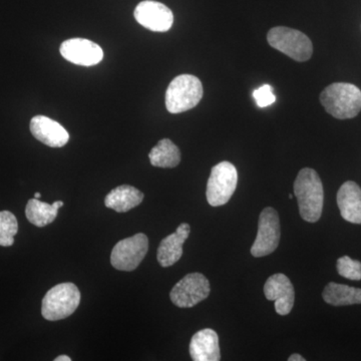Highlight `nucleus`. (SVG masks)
Listing matches in <instances>:
<instances>
[{
    "instance_id": "f257e3e1",
    "label": "nucleus",
    "mask_w": 361,
    "mask_h": 361,
    "mask_svg": "<svg viewBox=\"0 0 361 361\" xmlns=\"http://www.w3.org/2000/svg\"><path fill=\"white\" fill-rule=\"evenodd\" d=\"M294 195L298 202L301 218L306 222H317L322 215L324 192L316 171L304 168L299 172L294 182Z\"/></svg>"
},
{
    "instance_id": "f03ea898",
    "label": "nucleus",
    "mask_w": 361,
    "mask_h": 361,
    "mask_svg": "<svg viewBox=\"0 0 361 361\" xmlns=\"http://www.w3.org/2000/svg\"><path fill=\"white\" fill-rule=\"evenodd\" d=\"M320 103L325 111L338 118H355L361 111V90L348 82H336L325 87L320 94Z\"/></svg>"
},
{
    "instance_id": "7ed1b4c3",
    "label": "nucleus",
    "mask_w": 361,
    "mask_h": 361,
    "mask_svg": "<svg viewBox=\"0 0 361 361\" xmlns=\"http://www.w3.org/2000/svg\"><path fill=\"white\" fill-rule=\"evenodd\" d=\"M203 97V85L198 78L180 75L169 85L166 92V108L169 113H184L194 109Z\"/></svg>"
},
{
    "instance_id": "20e7f679",
    "label": "nucleus",
    "mask_w": 361,
    "mask_h": 361,
    "mask_svg": "<svg viewBox=\"0 0 361 361\" xmlns=\"http://www.w3.org/2000/svg\"><path fill=\"white\" fill-rule=\"evenodd\" d=\"M80 303V292L75 284H58L47 291L42 299V314L49 322H58L73 314Z\"/></svg>"
},
{
    "instance_id": "39448f33",
    "label": "nucleus",
    "mask_w": 361,
    "mask_h": 361,
    "mask_svg": "<svg viewBox=\"0 0 361 361\" xmlns=\"http://www.w3.org/2000/svg\"><path fill=\"white\" fill-rule=\"evenodd\" d=\"M267 40L273 49L296 61H307L313 54L312 42L307 35L293 28L277 26L269 30Z\"/></svg>"
},
{
    "instance_id": "423d86ee",
    "label": "nucleus",
    "mask_w": 361,
    "mask_h": 361,
    "mask_svg": "<svg viewBox=\"0 0 361 361\" xmlns=\"http://www.w3.org/2000/svg\"><path fill=\"white\" fill-rule=\"evenodd\" d=\"M238 183V172L229 161H221L214 166L207 183V201L209 205H225L235 193Z\"/></svg>"
},
{
    "instance_id": "0eeeda50",
    "label": "nucleus",
    "mask_w": 361,
    "mask_h": 361,
    "mask_svg": "<svg viewBox=\"0 0 361 361\" xmlns=\"http://www.w3.org/2000/svg\"><path fill=\"white\" fill-rule=\"evenodd\" d=\"M149 250V239L142 233L121 240L114 247L111 263L116 269L133 271L141 264Z\"/></svg>"
},
{
    "instance_id": "6e6552de",
    "label": "nucleus",
    "mask_w": 361,
    "mask_h": 361,
    "mask_svg": "<svg viewBox=\"0 0 361 361\" xmlns=\"http://www.w3.org/2000/svg\"><path fill=\"white\" fill-rule=\"evenodd\" d=\"M280 237L279 216L275 209L267 207L259 217L257 236L251 247L252 255L259 258L273 253L279 245Z\"/></svg>"
},
{
    "instance_id": "1a4fd4ad",
    "label": "nucleus",
    "mask_w": 361,
    "mask_h": 361,
    "mask_svg": "<svg viewBox=\"0 0 361 361\" xmlns=\"http://www.w3.org/2000/svg\"><path fill=\"white\" fill-rule=\"evenodd\" d=\"M210 290L209 280L203 274L191 273L175 285L170 298L177 307L191 308L205 300Z\"/></svg>"
},
{
    "instance_id": "9d476101",
    "label": "nucleus",
    "mask_w": 361,
    "mask_h": 361,
    "mask_svg": "<svg viewBox=\"0 0 361 361\" xmlns=\"http://www.w3.org/2000/svg\"><path fill=\"white\" fill-rule=\"evenodd\" d=\"M135 20L147 30L155 32H166L174 23L172 11L161 2L145 0L135 7Z\"/></svg>"
},
{
    "instance_id": "9b49d317",
    "label": "nucleus",
    "mask_w": 361,
    "mask_h": 361,
    "mask_svg": "<svg viewBox=\"0 0 361 361\" xmlns=\"http://www.w3.org/2000/svg\"><path fill=\"white\" fill-rule=\"evenodd\" d=\"M66 61L82 66H96L104 59V51L99 44L85 39L66 40L59 49Z\"/></svg>"
},
{
    "instance_id": "f8f14e48",
    "label": "nucleus",
    "mask_w": 361,
    "mask_h": 361,
    "mask_svg": "<svg viewBox=\"0 0 361 361\" xmlns=\"http://www.w3.org/2000/svg\"><path fill=\"white\" fill-rule=\"evenodd\" d=\"M266 298L275 301V310L279 315H288L295 301V292L290 280L284 274H274L268 278L264 285Z\"/></svg>"
},
{
    "instance_id": "ddd939ff",
    "label": "nucleus",
    "mask_w": 361,
    "mask_h": 361,
    "mask_svg": "<svg viewBox=\"0 0 361 361\" xmlns=\"http://www.w3.org/2000/svg\"><path fill=\"white\" fill-rule=\"evenodd\" d=\"M30 132L37 141L51 148H61L68 144V130L56 121L45 116H33L30 121Z\"/></svg>"
},
{
    "instance_id": "4468645a",
    "label": "nucleus",
    "mask_w": 361,
    "mask_h": 361,
    "mask_svg": "<svg viewBox=\"0 0 361 361\" xmlns=\"http://www.w3.org/2000/svg\"><path fill=\"white\" fill-rule=\"evenodd\" d=\"M191 227L182 223L175 233L161 240L157 258L161 267H170L180 260L183 255V245L189 237Z\"/></svg>"
},
{
    "instance_id": "2eb2a0df",
    "label": "nucleus",
    "mask_w": 361,
    "mask_h": 361,
    "mask_svg": "<svg viewBox=\"0 0 361 361\" xmlns=\"http://www.w3.org/2000/svg\"><path fill=\"white\" fill-rule=\"evenodd\" d=\"M190 355L194 361H219V337L211 329H202L192 337Z\"/></svg>"
},
{
    "instance_id": "dca6fc26",
    "label": "nucleus",
    "mask_w": 361,
    "mask_h": 361,
    "mask_svg": "<svg viewBox=\"0 0 361 361\" xmlns=\"http://www.w3.org/2000/svg\"><path fill=\"white\" fill-rule=\"evenodd\" d=\"M337 205L342 218L353 224H361V189L353 180L344 183L337 193Z\"/></svg>"
},
{
    "instance_id": "f3484780",
    "label": "nucleus",
    "mask_w": 361,
    "mask_h": 361,
    "mask_svg": "<svg viewBox=\"0 0 361 361\" xmlns=\"http://www.w3.org/2000/svg\"><path fill=\"white\" fill-rule=\"evenodd\" d=\"M144 194L137 188L130 185H122L111 190L104 199L106 208L113 209L116 212L125 213L139 206L144 200Z\"/></svg>"
},
{
    "instance_id": "a211bd4d",
    "label": "nucleus",
    "mask_w": 361,
    "mask_h": 361,
    "mask_svg": "<svg viewBox=\"0 0 361 361\" xmlns=\"http://www.w3.org/2000/svg\"><path fill=\"white\" fill-rule=\"evenodd\" d=\"M63 206V201L54 202L51 205L40 201L39 199H30L25 208L26 218L37 227H44L56 220L59 209Z\"/></svg>"
},
{
    "instance_id": "6ab92c4d",
    "label": "nucleus",
    "mask_w": 361,
    "mask_h": 361,
    "mask_svg": "<svg viewBox=\"0 0 361 361\" xmlns=\"http://www.w3.org/2000/svg\"><path fill=\"white\" fill-rule=\"evenodd\" d=\"M322 297L323 300L330 305H353L361 303V289L330 282L323 290Z\"/></svg>"
},
{
    "instance_id": "aec40b11",
    "label": "nucleus",
    "mask_w": 361,
    "mask_h": 361,
    "mask_svg": "<svg viewBox=\"0 0 361 361\" xmlns=\"http://www.w3.org/2000/svg\"><path fill=\"white\" fill-rule=\"evenodd\" d=\"M149 158L154 167L175 168L180 164V152L171 140L163 139L149 152Z\"/></svg>"
},
{
    "instance_id": "412c9836",
    "label": "nucleus",
    "mask_w": 361,
    "mask_h": 361,
    "mask_svg": "<svg viewBox=\"0 0 361 361\" xmlns=\"http://www.w3.org/2000/svg\"><path fill=\"white\" fill-rule=\"evenodd\" d=\"M18 232L16 216L9 211H0V246L13 245L14 237Z\"/></svg>"
},
{
    "instance_id": "4be33fe9",
    "label": "nucleus",
    "mask_w": 361,
    "mask_h": 361,
    "mask_svg": "<svg viewBox=\"0 0 361 361\" xmlns=\"http://www.w3.org/2000/svg\"><path fill=\"white\" fill-rule=\"evenodd\" d=\"M337 272L349 280H361V263L348 256H342L337 260Z\"/></svg>"
},
{
    "instance_id": "5701e85b",
    "label": "nucleus",
    "mask_w": 361,
    "mask_h": 361,
    "mask_svg": "<svg viewBox=\"0 0 361 361\" xmlns=\"http://www.w3.org/2000/svg\"><path fill=\"white\" fill-rule=\"evenodd\" d=\"M253 97L259 108H266L276 101V97L273 94V87L270 85H263L254 90Z\"/></svg>"
},
{
    "instance_id": "b1692460",
    "label": "nucleus",
    "mask_w": 361,
    "mask_h": 361,
    "mask_svg": "<svg viewBox=\"0 0 361 361\" xmlns=\"http://www.w3.org/2000/svg\"><path fill=\"white\" fill-rule=\"evenodd\" d=\"M289 361H305V358L302 357L300 355H292L288 357Z\"/></svg>"
},
{
    "instance_id": "393cba45",
    "label": "nucleus",
    "mask_w": 361,
    "mask_h": 361,
    "mask_svg": "<svg viewBox=\"0 0 361 361\" xmlns=\"http://www.w3.org/2000/svg\"><path fill=\"white\" fill-rule=\"evenodd\" d=\"M71 358L68 357V355H61L59 357H56L54 361H71Z\"/></svg>"
},
{
    "instance_id": "a878e982",
    "label": "nucleus",
    "mask_w": 361,
    "mask_h": 361,
    "mask_svg": "<svg viewBox=\"0 0 361 361\" xmlns=\"http://www.w3.org/2000/svg\"><path fill=\"white\" fill-rule=\"evenodd\" d=\"M40 197H42V194H40V193H35V199H40Z\"/></svg>"
}]
</instances>
